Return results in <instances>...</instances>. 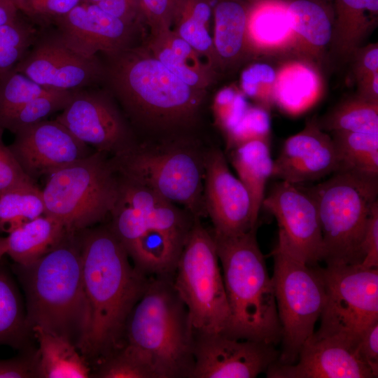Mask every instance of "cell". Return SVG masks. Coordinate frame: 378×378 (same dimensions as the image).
<instances>
[{
    "label": "cell",
    "instance_id": "1",
    "mask_svg": "<svg viewBox=\"0 0 378 378\" xmlns=\"http://www.w3.org/2000/svg\"><path fill=\"white\" fill-rule=\"evenodd\" d=\"M88 323L80 352L96 364L125 343L129 316L151 277L130 262L109 226L78 232Z\"/></svg>",
    "mask_w": 378,
    "mask_h": 378
},
{
    "label": "cell",
    "instance_id": "2",
    "mask_svg": "<svg viewBox=\"0 0 378 378\" xmlns=\"http://www.w3.org/2000/svg\"><path fill=\"white\" fill-rule=\"evenodd\" d=\"M13 268L24 293L31 330L39 327L64 337L78 349L89 318L78 232H69L36 262Z\"/></svg>",
    "mask_w": 378,
    "mask_h": 378
},
{
    "label": "cell",
    "instance_id": "3",
    "mask_svg": "<svg viewBox=\"0 0 378 378\" xmlns=\"http://www.w3.org/2000/svg\"><path fill=\"white\" fill-rule=\"evenodd\" d=\"M104 55L102 81L133 120L168 128L184 125L197 113L206 90L187 85L146 46Z\"/></svg>",
    "mask_w": 378,
    "mask_h": 378
},
{
    "label": "cell",
    "instance_id": "4",
    "mask_svg": "<svg viewBox=\"0 0 378 378\" xmlns=\"http://www.w3.org/2000/svg\"><path fill=\"white\" fill-rule=\"evenodd\" d=\"M257 228L237 235L212 232L230 312L223 335L276 346L281 342V328L272 276L257 241Z\"/></svg>",
    "mask_w": 378,
    "mask_h": 378
},
{
    "label": "cell",
    "instance_id": "5",
    "mask_svg": "<svg viewBox=\"0 0 378 378\" xmlns=\"http://www.w3.org/2000/svg\"><path fill=\"white\" fill-rule=\"evenodd\" d=\"M124 345L158 378H191L194 332L173 276L151 277L127 322Z\"/></svg>",
    "mask_w": 378,
    "mask_h": 378
},
{
    "label": "cell",
    "instance_id": "6",
    "mask_svg": "<svg viewBox=\"0 0 378 378\" xmlns=\"http://www.w3.org/2000/svg\"><path fill=\"white\" fill-rule=\"evenodd\" d=\"M305 190L318 211L323 261L326 265L361 264L362 242L372 207L377 201L378 179L335 172Z\"/></svg>",
    "mask_w": 378,
    "mask_h": 378
},
{
    "label": "cell",
    "instance_id": "7",
    "mask_svg": "<svg viewBox=\"0 0 378 378\" xmlns=\"http://www.w3.org/2000/svg\"><path fill=\"white\" fill-rule=\"evenodd\" d=\"M104 154L96 150L47 176L42 189L45 214L68 232L92 227L110 215L115 204L119 177Z\"/></svg>",
    "mask_w": 378,
    "mask_h": 378
},
{
    "label": "cell",
    "instance_id": "8",
    "mask_svg": "<svg viewBox=\"0 0 378 378\" xmlns=\"http://www.w3.org/2000/svg\"><path fill=\"white\" fill-rule=\"evenodd\" d=\"M272 255V281L281 328L277 361L292 364L315 332L325 304V286L319 265H308L279 239Z\"/></svg>",
    "mask_w": 378,
    "mask_h": 378
},
{
    "label": "cell",
    "instance_id": "9",
    "mask_svg": "<svg viewBox=\"0 0 378 378\" xmlns=\"http://www.w3.org/2000/svg\"><path fill=\"white\" fill-rule=\"evenodd\" d=\"M215 240L195 218L173 276L193 330L224 333L230 312Z\"/></svg>",
    "mask_w": 378,
    "mask_h": 378
},
{
    "label": "cell",
    "instance_id": "10",
    "mask_svg": "<svg viewBox=\"0 0 378 378\" xmlns=\"http://www.w3.org/2000/svg\"><path fill=\"white\" fill-rule=\"evenodd\" d=\"M320 271L326 300L312 337L337 339L356 349L363 331L378 321V269L327 265Z\"/></svg>",
    "mask_w": 378,
    "mask_h": 378
},
{
    "label": "cell",
    "instance_id": "11",
    "mask_svg": "<svg viewBox=\"0 0 378 378\" xmlns=\"http://www.w3.org/2000/svg\"><path fill=\"white\" fill-rule=\"evenodd\" d=\"M116 172L153 190L173 203L183 204L195 218L203 213L204 167L189 150H148L133 144L111 160Z\"/></svg>",
    "mask_w": 378,
    "mask_h": 378
},
{
    "label": "cell",
    "instance_id": "12",
    "mask_svg": "<svg viewBox=\"0 0 378 378\" xmlns=\"http://www.w3.org/2000/svg\"><path fill=\"white\" fill-rule=\"evenodd\" d=\"M119 187L109 227L125 248L149 230L186 239L195 218L153 190L118 174Z\"/></svg>",
    "mask_w": 378,
    "mask_h": 378
},
{
    "label": "cell",
    "instance_id": "13",
    "mask_svg": "<svg viewBox=\"0 0 378 378\" xmlns=\"http://www.w3.org/2000/svg\"><path fill=\"white\" fill-rule=\"evenodd\" d=\"M41 27L29 50L14 67L35 83L56 90H75L102 80L98 56L88 57L67 46L52 30Z\"/></svg>",
    "mask_w": 378,
    "mask_h": 378
},
{
    "label": "cell",
    "instance_id": "14",
    "mask_svg": "<svg viewBox=\"0 0 378 378\" xmlns=\"http://www.w3.org/2000/svg\"><path fill=\"white\" fill-rule=\"evenodd\" d=\"M262 206L277 220L279 239L306 264L318 266L323 258L322 234L316 204L305 188L279 181Z\"/></svg>",
    "mask_w": 378,
    "mask_h": 378
},
{
    "label": "cell",
    "instance_id": "15",
    "mask_svg": "<svg viewBox=\"0 0 378 378\" xmlns=\"http://www.w3.org/2000/svg\"><path fill=\"white\" fill-rule=\"evenodd\" d=\"M194 332L191 378H254L279 360L276 346L220 332Z\"/></svg>",
    "mask_w": 378,
    "mask_h": 378
},
{
    "label": "cell",
    "instance_id": "16",
    "mask_svg": "<svg viewBox=\"0 0 378 378\" xmlns=\"http://www.w3.org/2000/svg\"><path fill=\"white\" fill-rule=\"evenodd\" d=\"M94 87L75 90L55 120L97 151L115 155L132 145L129 130L110 94Z\"/></svg>",
    "mask_w": 378,
    "mask_h": 378
},
{
    "label": "cell",
    "instance_id": "17",
    "mask_svg": "<svg viewBox=\"0 0 378 378\" xmlns=\"http://www.w3.org/2000/svg\"><path fill=\"white\" fill-rule=\"evenodd\" d=\"M15 136L8 148L23 172L34 182L94 153L55 120L29 125Z\"/></svg>",
    "mask_w": 378,
    "mask_h": 378
},
{
    "label": "cell",
    "instance_id": "18",
    "mask_svg": "<svg viewBox=\"0 0 378 378\" xmlns=\"http://www.w3.org/2000/svg\"><path fill=\"white\" fill-rule=\"evenodd\" d=\"M57 36L70 48L88 57L111 55L132 46L138 27L99 6L80 3L51 24ZM50 24V25H51Z\"/></svg>",
    "mask_w": 378,
    "mask_h": 378
},
{
    "label": "cell",
    "instance_id": "19",
    "mask_svg": "<svg viewBox=\"0 0 378 378\" xmlns=\"http://www.w3.org/2000/svg\"><path fill=\"white\" fill-rule=\"evenodd\" d=\"M204 167V206L214 225L213 232L237 235L258 227L253 218L249 193L230 172L223 152L211 150Z\"/></svg>",
    "mask_w": 378,
    "mask_h": 378
},
{
    "label": "cell",
    "instance_id": "20",
    "mask_svg": "<svg viewBox=\"0 0 378 378\" xmlns=\"http://www.w3.org/2000/svg\"><path fill=\"white\" fill-rule=\"evenodd\" d=\"M338 168L332 139L315 122H311L285 141L273 160L272 177L300 185L332 175Z\"/></svg>",
    "mask_w": 378,
    "mask_h": 378
},
{
    "label": "cell",
    "instance_id": "21",
    "mask_svg": "<svg viewBox=\"0 0 378 378\" xmlns=\"http://www.w3.org/2000/svg\"><path fill=\"white\" fill-rule=\"evenodd\" d=\"M265 374L267 378H374L354 347L337 339L312 336L294 363L276 361Z\"/></svg>",
    "mask_w": 378,
    "mask_h": 378
},
{
    "label": "cell",
    "instance_id": "22",
    "mask_svg": "<svg viewBox=\"0 0 378 378\" xmlns=\"http://www.w3.org/2000/svg\"><path fill=\"white\" fill-rule=\"evenodd\" d=\"M146 47L156 59L187 85L206 90L211 84L213 69L171 29L151 34Z\"/></svg>",
    "mask_w": 378,
    "mask_h": 378
},
{
    "label": "cell",
    "instance_id": "23",
    "mask_svg": "<svg viewBox=\"0 0 378 378\" xmlns=\"http://www.w3.org/2000/svg\"><path fill=\"white\" fill-rule=\"evenodd\" d=\"M38 349V376L42 378H88L91 368L88 359L67 338L41 328L31 330Z\"/></svg>",
    "mask_w": 378,
    "mask_h": 378
},
{
    "label": "cell",
    "instance_id": "24",
    "mask_svg": "<svg viewBox=\"0 0 378 378\" xmlns=\"http://www.w3.org/2000/svg\"><path fill=\"white\" fill-rule=\"evenodd\" d=\"M68 232L60 222L43 214L8 233L6 254L15 264L30 265L57 246Z\"/></svg>",
    "mask_w": 378,
    "mask_h": 378
},
{
    "label": "cell",
    "instance_id": "25",
    "mask_svg": "<svg viewBox=\"0 0 378 378\" xmlns=\"http://www.w3.org/2000/svg\"><path fill=\"white\" fill-rule=\"evenodd\" d=\"M230 158L239 179L249 193L253 218L258 223L265 187L272 174L270 142L253 140L241 144L230 150Z\"/></svg>",
    "mask_w": 378,
    "mask_h": 378
},
{
    "label": "cell",
    "instance_id": "26",
    "mask_svg": "<svg viewBox=\"0 0 378 378\" xmlns=\"http://www.w3.org/2000/svg\"><path fill=\"white\" fill-rule=\"evenodd\" d=\"M212 14L210 0H180L171 29L194 48L213 69L216 60L210 32Z\"/></svg>",
    "mask_w": 378,
    "mask_h": 378
},
{
    "label": "cell",
    "instance_id": "27",
    "mask_svg": "<svg viewBox=\"0 0 378 378\" xmlns=\"http://www.w3.org/2000/svg\"><path fill=\"white\" fill-rule=\"evenodd\" d=\"M213 15L217 65L219 61H232L240 55L246 36L247 8L238 0H218Z\"/></svg>",
    "mask_w": 378,
    "mask_h": 378
},
{
    "label": "cell",
    "instance_id": "28",
    "mask_svg": "<svg viewBox=\"0 0 378 378\" xmlns=\"http://www.w3.org/2000/svg\"><path fill=\"white\" fill-rule=\"evenodd\" d=\"M332 139L339 159L336 172L378 179V134L335 131Z\"/></svg>",
    "mask_w": 378,
    "mask_h": 378
},
{
    "label": "cell",
    "instance_id": "29",
    "mask_svg": "<svg viewBox=\"0 0 378 378\" xmlns=\"http://www.w3.org/2000/svg\"><path fill=\"white\" fill-rule=\"evenodd\" d=\"M45 214L42 189L33 181L0 191V232L9 233Z\"/></svg>",
    "mask_w": 378,
    "mask_h": 378
},
{
    "label": "cell",
    "instance_id": "30",
    "mask_svg": "<svg viewBox=\"0 0 378 378\" xmlns=\"http://www.w3.org/2000/svg\"><path fill=\"white\" fill-rule=\"evenodd\" d=\"M31 333L20 292L10 276L0 269V344L25 347Z\"/></svg>",
    "mask_w": 378,
    "mask_h": 378
},
{
    "label": "cell",
    "instance_id": "31",
    "mask_svg": "<svg viewBox=\"0 0 378 378\" xmlns=\"http://www.w3.org/2000/svg\"><path fill=\"white\" fill-rule=\"evenodd\" d=\"M291 30L287 4L280 1H255L247 8L246 34L260 43H274L284 39Z\"/></svg>",
    "mask_w": 378,
    "mask_h": 378
},
{
    "label": "cell",
    "instance_id": "32",
    "mask_svg": "<svg viewBox=\"0 0 378 378\" xmlns=\"http://www.w3.org/2000/svg\"><path fill=\"white\" fill-rule=\"evenodd\" d=\"M287 15L291 30L311 43L327 44L332 34V26L326 10L314 0H293L287 4Z\"/></svg>",
    "mask_w": 378,
    "mask_h": 378
},
{
    "label": "cell",
    "instance_id": "33",
    "mask_svg": "<svg viewBox=\"0 0 378 378\" xmlns=\"http://www.w3.org/2000/svg\"><path fill=\"white\" fill-rule=\"evenodd\" d=\"M74 90H52L36 97L0 122V127L13 134L29 125L44 120L54 113L62 111L71 100Z\"/></svg>",
    "mask_w": 378,
    "mask_h": 378
},
{
    "label": "cell",
    "instance_id": "34",
    "mask_svg": "<svg viewBox=\"0 0 378 378\" xmlns=\"http://www.w3.org/2000/svg\"><path fill=\"white\" fill-rule=\"evenodd\" d=\"M52 90L11 70L0 78V122L30 100Z\"/></svg>",
    "mask_w": 378,
    "mask_h": 378
},
{
    "label": "cell",
    "instance_id": "35",
    "mask_svg": "<svg viewBox=\"0 0 378 378\" xmlns=\"http://www.w3.org/2000/svg\"><path fill=\"white\" fill-rule=\"evenodd\" d=\"M327 127L335 131L378 134L377 102L358 101L345 104L328 119Z\"/></svg>",
    "mask_w": 378,
    "mask_h": 378
},
{
    "label": "cell",
    "instance_id": "36",
    "mask_svg": "<svg viewBox=\"0 0 378 378\" xmlns=\"http://www.w3.org/2000/svg\"><path fill=\"white\" fill-rule=\"evenodd\" d=\"M314 74L303 66H293L284 71L279 77L276 95L280 104L286 109L295 111L302 108L316 90Z\"/></svg>",
    "mask_w": 378,
    "mask_h": 378
},
{
    "label": "cell",
    "instance_id": "37",
    "mask_svg": "<svg viewBox=\"0 0 378 378\" xmlns=\"http://www.w3.org/2000/svg\"><path fill=\"white\" fill-rule=\"evenodd\" d=\"M95 377L158 378L152 367L126 346L112 352L97 363Z\"/></svg>",
    "mask_w": 378,
    "mask_h": 378
},
{
    "label": "cell",
    "instance_id": "38",
    "mask_svg": "<svg viewBox=\"0 0 378 378\" xmlns=\"http://www.w3.org/2000/svg\"><path fill=\"white\" fill-rule=\"evenodd\" d=\"M270 130L267 111L262 107L250 106L238 125L226 134L227 149L230 151L253 140L269 141Z\"/></svg>",
    "mask_w": 378,
    "mask_h": 378
},
{
    "label": "cell",
    "instance_id": "39",
    "mask_svg": "<svg viewBox=\"0 0 378 378\" xmlns=\"http://www.w3.org/2000/svg\"><path fill=\"white\" fill-rule=\"evenodd\" d=\"M249 107L245 97L232 88H225L218 93L214 112L217 124L225 135L238 125Z\"/></svg>",
    "mask_w": 378,
    "mask_h": 378
},
{
    "label": "cell",
    "instance_id": "40",
    "mask_svg": "<svg viewBox=\"0 0 378 378\" xmlns=\"http://www.w3.org/2000/svg\"><path fill=\"white\" fill-rule=\"evenodd\" d=\"M80 3V0H22L20 11L36 25L48 27Z\"/></svg>",
    "mask_w": 378,
    "mask_h": 378
},
{
    "label": "cell",
    "instance_id": "41",
    "mask_svg": "<svg viewBox=\"0 0 378 378\" xmlns=\"http://www.w3.org/2000/svg\"><path fill=\"white\" fill-rule=\"evenodd\" d=\"M180 0H139L143 22L151 34L171 29L172 19Z\"/></svg>",
    "mask_w": 378,
    "mask_h": 378
},
{
    "label": "cell",
    "instance_id": "42",
    "mask_svg": "<svg viewBox=\"0 0 378 378\" xmlns=\"http://www.w3.org/2000/svg\"><path fill=\"white\" fill-rule=\"evenodd\" d=\"M4 130L0 127V191L32 181L23 172L8 146L4 144Z\"/></svg>",
    "mask_w": 378,
    "mask_h": 378
},
{
    "label": "cell",
    "instance_id": "43",
    "mask_svg": "<svg viewBox=\"0 0 378 378\" xmlns=\"http://www.w3.org/2000/svg\"><path fill=\"white\" fill-rule=\"evenodd\" d=\"M39 31L33 22H25L18 18L9 24L0 26V46H32Z\"/></svg>",
    "mask_w": 378,
    "mask_h": 378
},
{
    "label": "cell",
    "instance_id": "44",
    "mask_svg": "<svg viewBox=\"0 0 378 378\" xmlns=\"http://www.w3.org/2000/svg\"><path fill=\"white\" fill-rule=\"evenodd\" d=\"M94 4L125 22L139 27L143 22L139 0H80Z\"/></svg>",
    "mask_w": 378,
    "mask_h": 378
},
{
    "label": "cell",
    "instance_id": "45",
    "mask_svg": "<svg viewBox=\"0 0 378 378\" xmlns=\"http://www.w3.org/2000/svg\"><path fill=\"white\" fill-rule=\"evenodd\" d=\"M37 352L0 360V378H34L38 376Z\"/></svg>",
    "mask_w": 378,
    "mask_h": 378
},
{
    "label": "cell",
    "instance_id": "46",
    "mask_svg": "<svg viewBox=\"0 0 378 378\" xmlns=\"http://www.w3.org/2000/svg\"><path fill=\"white\" fill-rule=\"evenodd\" d=\"M363 260L361 265L370 269H378V201L371 210L362 242Z\"/></svg>",
    "mask_w": 378,
    "mask_h": 378
},
{
    "label": "cell",
    "instance_id": "47",
    "mask_svg": "<svg viewBox=\"0 0 378 378\" xmlns=\"http://www.w3.org/2000/svg\"><path fill=\"white\" fill-rule=\"evenodd\" d=\"M360 360L368 367L374 378L378 377V321L361 334L356 347Z\"/></svg>",
    "mask_w": 378,
    "mask_h": 378
},
{
    "label": "cell",
    "instance_id": "48",
    "mask_svg": "<svg viewBox=\"0 0 378 378\" xmlns=\"http://www.w3.org/2000/svg\"><path fill=\"white\" fill-rule=\"evenodd\" d=\"M276 73L266 64H255L244 70L241 77V86L244 94L255 98L261 84H270L275 81Z\"/></svg>",
    "mask_w": 378,
    "mask_h": 378
},
{
    "label": "cell",
    "instance_id": "49",
    "mask_svg": "<svg viewBox=\"0 0 378 378\" xmlns=\"http://www.w3.org/2000/svg\"><path fill=\"white\" fill-rule=\"evenodd\" d=\"M20 10L17 6L9 0H0V26L9 24L18 17Z\"/></svg>",
    "mask_w": 378,
    "mask_h": 378
},
{
    "label": "cell",
    "instance_id": "50",
    "mask_svg": "<svg viewBox=\"0 0 378 378\" xmlns=\"http://www.w3.org/2000/svg\"><path fill=\"white\" fill-rule=\"evenodd\" d=\"M363 63L365 66L374 72L378 69V49L374 48L368 51L364 57Z\"/></svg>",
    "mask_w": 378,
    "mask_h": 378
},
{
    "label": "cell",
    "instance_id": "51",
    "mask_svg": "<svg viewBox=\"0 0 378 378\" xmlns=\"http://www.w3.org/2000/svg\"><path fill=\"white\" fill-rule=\"evenodd\" d=\"M366 10L372 16L377 15L378 0H365Z\"/></svg>",
    "mask_w": 378,
    "mask_h": 378
},
{
    "label": "cell",
    "instance_id": "52",
    "mask_svg": "<svg viewBox=\"0 0 378 378\" xmlns=\"http://www.w3.org/2000/svg\"><path fill=\"white\" fill-rule=\"evenodd\" d=\"M7 246H6V238L0 237V259L6 254Z\"/></svg>",
    "mask_w": 378,
    "mask_h": 378
},
{
    "label": "cell",
    "instance_id": "53",
    "mask_svg": "<svg viewBox=\"0 0 378 378\" xmlns=\"http://www.w3.org/2000/svg\"><path fill=\"white\" fill-rule=\"evenodd\" d=\"M377 83V73L376 72L372 80V90L376 96H377L378 94Z\"/></svg>",
    "mask_w": 378,
    "mask_h": 378
},
{
    "label": "cell",
    "instance_id": "54",
    "mask_svg": "<svg viewBox=\"0 0 378 378\" xmlns=\"http://www.w3.org/2000/svg\"><path fill=\"white\" fill-rule=\"evenodd\" d=\"M9 1H12L17 6L18 10L20 11L22 0H9Z\"/></svg>",
    "mask_w": 378,
    "mask_h": 378
},
{
    "label": "cell",
    "instance_id": "55",
    "mask_svg": "<svg viewBox=\"0 0 378 378\" xmlns=\"http://www.w3.org/2000/svg\"><path fill=\"white\" fill-rule=\"evenodd\" d=\"M238 1H240V0H238Z\"/></svg>",
    "mask_w": 378,
    "mask_h": 378
}]
</instances>
